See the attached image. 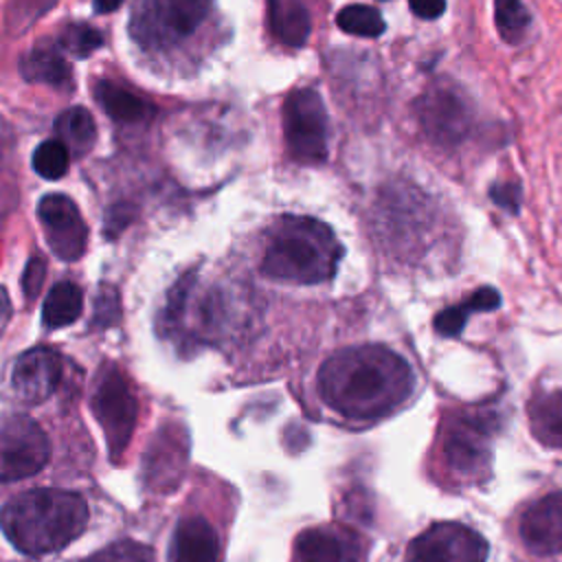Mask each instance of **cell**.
<instances>
[{
	"mask_svg": "<svg viewBox=\"0 0 562 562\" xmlns=\"http://www.w3.org/2000/svg\"><path fill=\"white\" fill-rule=\"evenodd\" d=\"M422 393L417 367L395 347L360 342L329 353L316 373V395L347 428H369L400 415Z\"/></svg>",
	"mask_w": 562,
	"mask_h": 562,
	"instance_id": "obj_1",
	"label": "cell"
},
{
	"mask_svg": "<svg viewBox=\"0 0 562 562\" xmlns=\"http://www.w3.org/2000/svg\"><path fill=\"white\" fill-rule=\"evenodd\" d=\"M498 432L501 413L492 404H441L422 459L424 479L443 494L485 492Z\"/></svg>",
	"mask_w": 562,
	"mask_h": 562,
	"instance_id": "obj_2",
	"label": "cell"
},
{
	"mask_svg": "<svg viewBox=\"0 0 562 562\" xmlns=\"http://www.w3.org/2000/svg\"><path fill=\"white\" fill-rule=\"evenodd\" d=\"M86 498L70 490H29L0 509V529L24 555H46L64 549L88 525Z\"/></svg>",
	"mask_w": 562,
	"mask_h": 562,
	"instance_id": "obj_3",
	"label": "cell"
},
{
	"mask_svg": "<svg viewBox=\"0 0 562 562\" xmlns=\"http://www.w3.org/2000/svg\"><path fill=\"white\" fill-rule=\"evenodd\" d=\"M342 259L334 231L314 217H283L268 241L261 272L281 283L314 285L329 281Z\"/></svg>",
	"mask_w": 562,
	"mask_h": 562,
	"instance_id": "obj_4",
	"label": "cell"
},
{
	"mask_svg": "<svg viewBox=\"0 0 562 562\" xmlns=\"http://www.w3.org/2000/svg\"><path fill=\"white\" fill-rule=\"evenodd\" d=\"M503 536L516 562H562V465L509 509Z\"/></svg>",
	"mask_w": 562,
	"mask_h": 562,
	"instance_id": "obj_5",
	"label": "cell"
},
{
	"mask_svg": "<svg viewBox=\"0 0 562 562\" xmlns=\"http://www.w3.org/2000/svg\"><path fill=\"white\" fill-rule=\"evenodd\" d=\"M382 562H494V549L474 522L437 518L395 540Z\"/></svg>",
	"mask_w": 562,
	"mask_h": 562,
	"instance_id": "obj_6",
	"label": "cell"
},
{
	"mask_svg": "<svg viewBox=\"0 0 562 562\" xmlns=\"http://www.w3.org/2000/svg\"><path fill=\"white\" fill-rule=\"evenodd\" d=\"M211 0H136L130 37L145 50L180 44L204 22Z\"/></svg>",
	"mask_w": 562,
	"mask_h": 562,
	"instance_id": "obj_7",
	"label": "cell"
},
{
	"mask_svg": "<svg viewBox=\"0 0 562 562\" xmlns=\"http://www.w3.org/2000/svg\"><path fill=\"white\" fill-rule=\"evenodd\" d=\"M138 397L127 375L116 364H105L94 382L92 413L105 432L112 459L125 452L138 422Z\"/></svg>",
	"mask_w": 562,
	"mask_h": 562,
	"instance_id": "obj_8",
	"label": "cell"
},
{
	"mask_svg": "<svg viewBox=\"0 0 562 562\" xmlns=\"http://www.w3.org/2000/svg\"><path fill=\"white\" fill-rule=\"evenodd\" d=\"M283 134L296 162L318 165L327 158V110L316 90L301 88L285 97Z\"/></svg>",
	"mask_w": 562,
	"mask_h": 562,
	"instance_id": "obj_9",
	"label": "cell"
},
{
	"mask_svg": "<svg viewBox=\"0 0 562 562\" xmlns=\"http://www.w3.org/2000/svg\"><path fill=\"white\" fill-rule=\"evenodd\" d=\"M422 134L437 147L459 145L472 130V108L465 97L446 83L426 88L413 103Z\"/></svg>",
	"mask_w": 562,
	"mask_h": 562,
	"instance_id": "obj_10",
	"label": "cell"
},
{
	"mask_svg": "<svg viewBox=\"0 0 562 562\" xmlns=\"http://www.w3.org/2000/svg\"><path fill=\"white\" fill-rule=\"evenodd\" d=\"M50 443L44 430L26 415L0 419V483L37 474L48 461Z\"/></svg>",
	"mask_w": 562,
	"mask_h": 562,
	"instance_id": "obj_11",
	"label": "cell"
},
{
	"mask_svg": "<svg viewBox=\"0 0 562 562\" xmlns=\"http://www.w3.org/2000/svg\"><path fill=\"white\" fill-rule=\"evenodd\" d=\"M367 555L369 540L340 522L307 527L292 544V562H367Z\"/></svg>",
	"mask_w": 562,
	"mask_h": 562,
	"instance_id": "obj_12",
	"label": "cell"
},
{
	"mask_svg": "<svg viewBox=\"0 0 562 562\" xmlns=\"http://www.w3.org/2000/svg\"><path fill=\"white\" fill-rule=\"evenodd\" d=\"M37 217L44 228L50 250L64 259L75 261L83 255L88 228L81 220L77 204L61 193H48L37 204Z\"/></svg>",
	"mask_w": 562,
	"mask_h": 562,
	"instance_id": "obj_13",
	"label": "cell"
},
{
	"mask_svg": "<svg viewBox=\"0 0 562 562\" xmlns=\"http://www.w3.org/2000/svg\"><path fill=\"white\" fill-rule=\"evenodd\" d=\"M61 373L64 362L55 349L33 347L15 360L11 369V386L22 402L40 404L57 391Z\"/></svg>",
	"mask_w": 562,
	"mask_h": 562,
	"instance_id": "obj_14",
	"label": "cell"
},
{
	"mask_svg": "<svg viewBox=\"0 0 562 562\" xmlns=\"http://www.w3.org/2000/svg\"><path fill=\"white\" fill-rule=\"evenodd\" d=\"M529 435L549 450H562V382H540L525 400Z\"/></svg>",
	"mask_w": 562,
	"mask_h": 562,
	"instance_id": "obj_15",
	"label": "cell"
},
{
	"mask_svg": "<svg viewBox=\"0 0 562 562\" xmlns=\"http://www.w3.org/2000/svg\"><path fill=\"white\" fill-rule=\"evenodd\" d=\"M167 562H222L217 529L204 516H184L171 536Z\"/></svg>",
	"mask_w": 562,
	"mask_h": 562,
	"instance_id": "obj_16",
	"label": "cell"
},
{
	"mask_svg": "<svg viewBox=\"0 0 562 562\" xmlns=\"http://www.w3.org/2000/svg\"><path fill=\"white\" fill-rule=\"evenodd\" d=\"M20 75L31 83L66 88L70 83V66L53 46H35L20 59Z\"/></svg>",
	"mask_w": 562,
	"mask_h": 562,
	"instance_id": "obj_17",
	"label": "cell"
},
{
	"mask_svg": "<svg viewBox=\"0 0 562 562\" xmlns=\"http://www.w3.org/2000/svg\"><path fill=\"white\" fill-rule=\"evenodd\" d=\"M270 31L288 46H303L310 37V13L301 0H268Z\"/></svg>",
	"mask_w": 562,
	"mask_h": 562,
	"instance_id": "obj_18",
	"label": "cell"
},
{
	"mask_svg": "<svg viewBox=\"0 0 562 562\" xmlns=\"http://www.w3.org/2000/svg\"><path fill=\"white\" fill-rule=\"evenodd\" d=\"M94 94L105 114L116 123H143L149 121L154 114V108L147 101L116 83L99 81Z\"/></svg>",
	"mask_w": 562,
	"mask_h": 562,
	"instance_id": "obj_19",
	"label": "cell"
},
{
	"mask_svg": "<svg viewBox=\"0 0 562 562\" xmlns=\"http://www.w3.org/2000/svg\"><path fill=\"white\" fill-rule=\"evenodd\" d=\"M501 305V294L496 288L492 285H483L479 288L472 296H468L465 301H461L459 305H450L448 310H443L441 314L435 316V329L441 336H459L461 329L468 323L470 314L476 312H490L496 310Z\"/></svg>",
	"mask_w": 562,
	"mask_h": 562,
	"instance_id": "obj_20",
	"label": "cell"
},
{
	"mask_svg": "<svg viewBox=\"0 0 562 562\" xmlns=\"http://www.w3.org/2000/svg\"><path fill=\"white\" fill-rule=\"evenodd\" d=\"M57 138L68 147L70 154L83 156L97 140V125L86 108H68L55 119Z\"/></svg>",
	"mask_w": 562,
	"mask_h": 562,
	"instance_id": "obj_21",
	"label": "cell"
},
{
	"mask_svg": "<svg viewBox=\"0 0 562 562\" xmlns=\"http://www.w3.org/2000/svg\"><path fill=\"white\" fill-rule=\"evenodd\" d=\"M83 296L72 281H61L50 288L42 307V323L48 329H59L75 323L81 314Z\"/></svg>",
	"mask_w": 562,
	"mask_h": 562,
	"instance_id": "obj_22",
	"label": "cell"
},
{
	"mask_svg": "<svg viewBox=\"0 0 562 562\" xmlns=\"http://www.w3.org/2000/svg\"><path fill=\"white\" fill-rule=\"evenodd\" d=\"M494 24L498 35L516 46L525 40L531 24V15L522 0H494Z\"/></svg>",
	"mask_w": 562,
	"mask_h": 562,
	"instance_id": "obj_23",
	"label": "cell"
},
{
	"mask_svg": "<svg viewBox=\"0 0 562 562\" xmlns=\"http://www.w3.org/2000/svg\"><path fill=\"white\" fill-rule=\"evenodd\" d=\"M15 143L11 127L0 119V211L13 209L18 202Z\"/></svg>",
	"mask_w": 562,
	"mask_h": 562,
	"instance_id": "obj_24",
	"label": "cell"
},
{
	"mask_svg": "<svg viewBox=\"0 0 562 562\" xmlns=\"http://www.w3.org/2000/svg\"><path fill=\"white\" fill-rule=\"evenodd\" d=\"M336 24L340 31L358 37H378L386 29L382 13L369 4H347L338 11Z\"/></svg>",
	"mask_w": 562,
	"mask_h": 562,
	"instance_id": "obj_25",
	"label": "cell"
},
{
	"mask_svg": "<svg viewBox=\"0 0 562 562\" xmlns=\"http://www.w3.org/2000/svg\"><path fill=\"white\" fill-rule=\"evenodd\" d=\"M31 162L37 176L46 180H57L68 171L70 151L59 138H48L35 147Z\"/></svg>",
	"mask_w": 562,
	"mask_h": 562,
	"instance_id": "obj_26",
	"label": "cell"
},
{
	"mask_svg": "<svg viewBox=\"0 0 562 562\" xmlns=\"http://www.w3.org/2000/svg\"><path fill=\"white\" fill-rule=\"evenodd\" d=\"M81 562H156L154 549L134 540H119Z\"/></svg>",
	"mask_w": 562,
	"mask_h": 562,
	"instance_id": "obj_27",
	"label": "cell"
},
{
	"mask_svg": "<svg viewBox=\"0 0 562 562\" xmlns=\"http://www.w3.org/2000/svg\"><path fill=\"white\" fill-rule=\"evenodd\" d=\"M103 44V35L88 24H70L61 35V46L77 57H88Z\"/></svg>",
	"mask_w": 562,
	"mask_h": 562,
	"instance_id": "obj_28",
	"label": "cell"
},
{
	"mask_svg": "<svg viewBox=\"0 0 562 562\" xmlns=\"http://www.w3.org/2000/svg\"><path fill=\"white\" fill-rule=\"evenodd\" d=\"M121 305H119V292L110 285H101L99 294L94 296V323L99 327L112 325L119 318Z\"/></svg>",
	"mask_w": 562,
	"mask_h": 562,
	"instance_id": "obj_29",
	"label": "cell"
},
{
	"mask_svg": "<svg viewBox=\"0 0 562 562\" xmlns=\"http://www.w3.org/2000/svg\"><path fill=\"white\" fill-rule=\"evenodd\" d=\"M490 198L503 211L518 213L520 204H522V189L516 182H494L490 187Z\"/></svg>",
	"mask_w": 562,
	"mask_h": 562,
	"instance_id": "obj_30",
	"label": "cell"
},
{
	"mask_svg": "<svg viewBox=\"0 0 562 562\" xmlns=\"http://www.w3.org/2000/svg\"><path fill=\"white\" fill-rule=\"evenodd\" d=\"M44 277H46V263L40 257H31L24 268V274H22L24 296L35 299L44 285Z\"/></svg>",
	"mask_w": 562,
	"mask_h": 562,
	"instance_id": "obj_31",
	"label": "cell"
},
{
	"mask_svg": "<svg viewBox=\"0 0 562 562\" xmlns=\"http://www.w3.org/2000/svg\"><path fill=\"white\" fill-rule=\"evenodd\" d=\"M132 215H134V211L127 204L110 206L108 213H105V233L108 235H119L132 222Z\"/></svg>",
	"mask_w": 562,
	"mask_h": 562,
	"instance_id": "obj_32",
	"label": "cell"
},
{
	"mask_svg": "<svg viewBox=\"0 0 562 562\" xmlns=\"http://www.w3.org/2000/svg\"><path fill=\"white\" fill-rule=\"evenodd\" d=\"M408 7L422 20H437L446 11V0H408Z\"/></svg>",
	"mask_w": 562,
	"mask_h": 562,
	"instance_id": "obj_33",
	"label": "cell"
},
{
	"mask_svg": "<svg viewBox=\"0 0 562 562\" xmlns=\"http://www.w3.org/2000/svg\"><path fill=\"white\" fill-rule=\"evenodd\" d=\"M9 318H11V301H9L7 290L0 285V334L7 327Z\"/></svg>",
	"mask_w": 562,
	"mask_h": 562,
	"instance_id": "obj_34",
	"label": "cell"
},
{
	"mask_svg": "<svg viewBox=\"0 0 562 562\" xmlns=\"http://www.w3.org/2000/svg\"><path fill=\"white\" fill-rule=\"evenodd\" d=\"M123 4V0H92V7L97 13H110L114 9H119Z\"/></svg>",
	"mask_w": 562,
	"mask_h": 562,
	"instance_id": "obj_35",
	"label": "cell"
}]
</instances>
